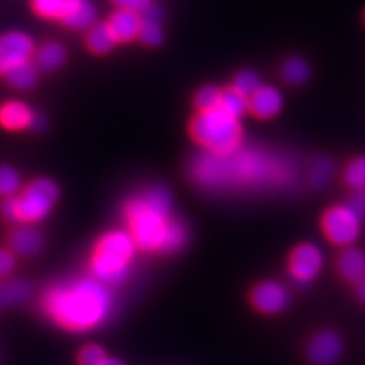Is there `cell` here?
<instances>
[{"instance_id": "cell-1", "label": "cell", "mask_w": 365, "mask_h": 365, "mask_svg": "<svg viewBox=\"0 0 365 365\" xmlns=\"http://www.w3.org/2000/svg\"><path fill=\"white\" fill-rule=\"evenodd\" d=\"M189 177L210 193L287 190L299 180L295 160L256 145L216 154L201 153L189 163Z\"/></svg>"}, {"instance_id": "cell-2", "label": "cell", "mask_w": 365, "mask_h": 365, "mask_svg": "<svg viewBox=\"0 0 365 365\" xmlns=\"http://www.w3.org/2000/svg\"><path fill=\"white\" fill-rule=\"evenodd\" d=\"M113 295L95 277L52 284L41 297V309L51 322L68 332H90L104 324L113 311Z\"/></svg>"}, {"instance_id": "cell-3", "label": "cell", "mask_w": 365, "mask_h": 365, "mask_svg": "<svg viewBox=\"0 0 365 365\" xmlns=\"http://www.w3.org/2000/svg\"><path fill=\"white\" fill-rule=\"evenodd\" d=\"M123 216L137 248L175 253L186 245L189 230L173 215V197L165 186L148 187L123 207Z\"/></svg>"}, {"instance_id": "cell-4", "label": "cell", "mask_w": 365, "mask_h": 365, "mask_svg": "<svg viewBox=\"0 0 365 365\" xmlns=\"http://www.w3.org/2000/svg\"><path fill=\"white\" fill-rule=\"evenodd\" d=\"M135 251L137 245L128 232L114 230L104 235L90 259L91 274L107 287H118L128 277Z\"/></svg>"}, {"instance_id": "cell-5", "label": "cell", "mask_w": 365, "mask_h": 365, "mask_svg": "<svg viewBox=\"0 0 365 365\" xmlns=\"http://www.w3.org/2000/svg\"><path fill=\"white\" fill-rule=\"evenodd\" d=\"M60 198V189L49 178H37L14 197L5 198L2 215L8 221L32 225L48 216Z\"/></svg>"}, {"instance_id": "cell-6", "label": "cell", "mask_w": 365, "mask_h": 365, "mask_svg": "<svg viewBox=\"0 0 365 365\" xmlns=\"http://www.w3.org/2000/svg\"><path fill=\"white\" fill-rule=\"evenodd\" d=\"M190 134L205 151L222 154L242 143V125L224 110L198 111L190 122Z\"/></svg>"}, {"instance_id": "cell-7", "label": "cell", "mask_w": 365, "mask_h": 365, "mask_svg": "<svg viewBox=\"0 0 365 365\" xmlns=\"http://www.w3.org/2000/svg\"><path fill=\"white\" fill-rule=\"evenodd\" d=\"M31 6L37 16L60 20L75 31H87L96 23V8L91 0H31Z\"/></svg>"}, {"instance_id": "cell-8", "label": "cell", "mask_w": 365, "mask_h": 365, "mask_svg": "<svg viewBox=\"0 0 365 365\" xmlns=\"http://www.w3.org/2000/svg\"><path fill=\"white\" fill-rule=\"evenodd\" d=\"M362 220L350 205L336 204L322 216V230L330 244L346 248L355 245L362 233Z\"/></svg>"}, {"instance_id": "cell-9", "label": "cell", "mask_w": 365, "mask_h": 365, "mask_svg": "<svg viewBox=\"0 0 365 365\" xmlns=\"http://www.w3.org/2000/svg\"><path fill=\"white\" fill-rule=\"evenodd\" d=\"M324 268L323 250L312 242L297 245L288 259V272L292 282L299 287H309Z\"/></svg>"}, {"instance_id": "cell-10", "label": "cell", "mask_w": 365, "mask_h": 365, "mask_svg": "<svg viewBox=\"0 0 365 365\" xmlns=\"http://www.w3.org/2000/svg\"><path fill=\"white\" fill-rule=\"evenodd\" d=\"M250 300L260 314L279 315L289 306L291 292L280 282L265 280L251 289Z\"/></svg>"}, {"instance_id": "cell-11", "label": "cell", "mask_w": 365, "mask_h": 365, "mask_svg": "<svg viewBox=\"0 0 365 365\" xmlns=\"http://www.w3.org/2000/svg\"><path fill=\"white\" fill-rule=\"evenodd\" d=\"M0 125L8 131H40L46 125L38 113L21 101H8L0 106Z\"/></svg>"}, {"instance_id": "cell-12", "label": "cell", "mask_w": 365, "mask_h": 365, "mask_svg": "<svg viewBox=\"0 0 365 365\" xmlns=\"http://www.w3.org/2000/svg\"><path fill=\"white\" fill-rule=\"evenodd\" d=\"M342 341L334 330L317 332L306 346V356L314 365H334L342 355Z\"/></svg>"}, {"instance_id": "cell-13", "label": "cell", "mask_w": 365, "mask_h": 365, "mask_svg": "<svg viewBox=\"0 0 365 365\" xmlns=\"http://www.w3.org/2000/svg\"><path fill=\"white\" fill-rule=\"evenodd\" d=\"M283 108L282 91L274 86L262 84L248 98V111L262 120H269L279 116Z\"/></svg>"}, {"instance_id": "cell-14", "label": "cell", "mask_w": 365, "mask_h": 365, "mask_svg": "<svg viewBox=\"0 0 365 365\" xmlns=\"http://www.w3.org/2000/svg\"><path fill=\"white\" fill-rule=\"evenodd\" d=\"M36 52V44L25 32L13 31L0 37V55H2L4 66L8 63L31 60Z\"/></svg>"}, {"instance_id": "cell-15", "label": "cell", "mask_w": 365, "mask_h": 365, "mask_svg": "<svg viewBox=\"0 0 365 365\" xmlns=\"http://www.w3.org/2000/svg\"><path fill=\"white\" fill-rule=\"evenodd\" d=\"M336 271L347 283L362 282L365 279V251L356 245L342 248L336 259Z\"/></svg>"}, {"instance_id": "cell-16", "label": "cell", "mask_w": 365, "mask_h": 365, "mask_svg": "<svg viewBox=\"0 0 365 365\" xmlns=\"http://www.w3.org/2000/svg\"><path fill=\"white\" fill-rule=\"evenodd\" d=\"M9 245L13 248V253L32 257L37 256L43 250L44 236L36 227L23 225L9 235Z\"/></svg>"}, {"instance_id": "cell-17", "label": "cell", "mask_w": 365, "mask_h": 365, "mask_svg": "<svg viewBox=\"0 0 365 365\" xmlns=\"http://www.w3.org/2000/svg\"><path fill=\"white\" fill-rule=\"evenodd\" d=\"M142 25V16L139 13H134L130 9H118L110 17L108 26L116 37L118 43H128L139 36V29Z\"/></svg>"}, {"instance_id": "cell-18", "label": "cell", "mask_w": 365, "mask_h": 365, "mask_svg": "<svg viewBox=\"0 0 365 365\" xmlns=\"http://www.w3.org/2000/svg\"><path fill=\"white\" fill-rule=\"evenodd\" d=\"M2 75L9 86L17 90H29L37 83V67L31 60L8 63L4 66Z\"/></svg>"}, {"instance_id": "cell-19", "label": "cell", "mask_w": 365, "mask_h": 365, "mask_svg": "<svg viewBox=\"0 0 365 365\" xmlns=\"http://www.w3.org/2000/svg\"><path fill=\"white\" fill-rule=\"evenodd\" d=\"M32 294L31 284L21 279H4L0 280V311L9 309L26 302Z\"/></svg>"}, {"instance_id": "cell-20", "label": "cell", "mask_w": 365, "mask_h": 365, "mask_svg": "<svg viewBox=\"0 0 365 365\" xmlns=\"http://www.w3.org/2000/svg\"><path fill=\"white\" fill-rule=\"evenodd\" d=\"M67 58L66 48L58 41H48L40 46L36 53V67L41 72H55Z\"/></svg>"}, {"instance_id": "cell-21", "label": "cell", "mask_w": 365, "mask_h": 365, "mask_svg": "<svg viewBox=\"0 0 365 365\" xmlns=\"http://www.w3.org/2000/svg\"><path fill=\"white\" fill-rule=\"evenodd\" d=\"M86 44L93 53L106 55L114 49L118 40L113 36L108 23H95L93 26L87 29Z\"/></svg>"}, {"instance_id": "cell-22", "label": "cell", "mask_w": 365, "mask_h": 365, "mask_svg": "<svg viewBox=\"0 0 365 365\" xmlns=\"http://www.w3.org/2000/svg\"><path fill=\"white\" fill-rule=\"evenodd\" d=\"M280 73L289 86H303L311 76V66L302 56H289L283 61Z\"/></svg>"}, {"instance_id": "cell-23", "label": "cell", "mask_w": 365, "mask_h": 365, "mask_svg": "<svg viewBox=\"0 0 365 365\" xmlns=\"http://www.w3.org/2000/svg\"><path fill=\"white\" fill-rule=\"evenodd\" d=\"M335 174V163L332 158L319 157L312 163L307 173V186L312 190H323L329 186L330 180Z\"/></svg>"}, {"instance_id": "cell-24", "label": "cell", "mask_w": 365, "mask_h": 365, "mask_svg": "<svg viewBox=\"0 0 365 365\" xmlns=\"http://www.w3.org/2000/svg\"><path fill=\"white\" fill-rule=\"evenodd\" d=\"M342 181L351 192L365 189V155H359L349 162L342 173Z\"/></svg>"}, {"instance_id": "cell-25", "label": "cell", "mask_w": 365, "mask_h": 365, "mask_svg": "<svg viewBox=\"0 0 365 365\" xmlns=\"http://www.w3.org/2000/svg\"><path fill=\"white\" fill-rule=\"evenodd\" d=\"M220 108L225 113L230 114V116L241 119L244 114L248 111V98L239 93L235 88H227L222 90Z\"/></svg>"}, {"instance_id": "cell-26", "label": "cell", "mask_w": 365, "mask_h": 365, "mask_svg": "<svg viewBox=\"0 0 365 365\" xmlns=\"http://www.w3.org/2000/svg\"><path fill=\"white\" fill-rule=\"evenodd\" d=\"M21 190V177L13 166L0 165V197H14Z\"/></svg>"}, {"instance_id": "cell-27", "label": "cell", "mask_w": 365, "mask_h": 365, "mask_svg": "<svg viewBox=\"0 0 365 365\" xmlns=\"http://www.w3.org/2000/svg\"><path fill=\"white\" fill-rule=\"evenodd\" d=\"M262 86V79L257 72L255 71H242L239 72L232 83V88H235L239 93L250 98L255 91Z\"/></svg>"}, {"instance_id": "cell-28", "label": "cell", "mask_w": 365, "mask_h": 365, "mask_svg": "<svg viewBox=\"0 0 365 365\" xmlns=\"http://www.w3.org/2000/svg\"><path fill=\"white\" fill-rule=\"evenodd\" d=\"M143 44L150 46V48H157L163 43L165 40V32L160 21H151V20H143L139 29V36H137Z\"/></svg>"}, {"instance_id": "cell-29", "label": "cell", "mask_w": 365, "mask_h": 365, "mask_svg": "<svg viewBox=\"0 0 365 365\" xmlns=\"http://www.w3.org/2000/svg\"><path fill=\"white\" fill-rule=\"evenodd\" d=\"M221 95L222 90L218 87H202L195 96V107L198 108V111H209L213 108H218L221 102Z\"/></svg>"}, {"instance_id": "cell-30", "label": "cell", "mask_w": 365, "mask_h": 365, "mask_svg": "<svg viewBox=\"0 0 365 365\" xmlns=\"http://www.w3.org/2000/svg\"><path fill=\"white\" fill-rule=\"evenodd\" d=\"M106 358H107L106 351L102 350L99 346L88 344L84 349H81V351H79L78 361L81 365H99Z\"/></svg>"}, {"instance_id": "cell-31", "label": "cell", "mask_w": 365, "mask_h": 365, "mask_svg": "<svg viewBox=\"0 0 365 365\" xmlns=\"http://www.w3.org/2000/svg\"><path fill=\"white\" fill-rule=\"evenodd\" d=\"M16 267V256L13 251L6 248H0V280L8 279L11 272L14 271Z\"/></svg>"}, {"instance_id": "cell-32", "label": "cell", "mask_w": 365, "mask_h": 365, "mask_svg": "<svg viewBox=\"0 0 365 365\" xmlns=\"http://www.w3.org/2000/svg\"><path fill=\"white\" fill-rule=\"evenodd\" d=\"M119 9H130L142 14L143 11L153 4V0H111Z\"/></svg>"}, {"instance_id": "cell-33", "label": "cell", "mask_w": 365, "mask_h": 365, "mask_svg": "<svg viewBox=\"0 0 365 365\" xmlns=\"http://www.w3.org/2000/svg\"><path fill=\"white\" fill-rule=\"evenodd\" d=\"M347 204L355 210L362 221H365V189L353 192V195L349 198Z\"/></svg>"}, {"instance_id": "cell-34", "label": "cell", "mask_w": 365, "mask_h": 365, "mask_svg": "<svg viewBox=\"0 0 365 365\" xmlns=\"http://www.w3.org/2000/svg\"><path fill=\"white\" fill-rule=\"evenodd\" d=\"M140 16H142L143 20L162 21V19H163V9L153 2L150 6H148V8L143 11V13H142Z\"/></svg>"}, {"instance_id": "cell-35", "label": "cell", "mask_w": 365, "mask_h": 365, "mask_svg": "<svg viewBox=\"0 0 365 365\" xmlns=\"http://www.w3.org/2000/svg\"><path fill=\"white\" fill-rule=\"evenodd\" d=\"M358 289H356V294H358V299L365 304V279L362 282H359L358 284Z\"/></svg>"}, {"instance_id": "cell-36", "label": "cell", "mask_w": 365, "mask_h": 365, "mask_svg": "<svg viewBox=\"0 0 365 365\" xmlns=\"http://www.w3.org/2000/svg\"><path fill=\"white\" fill-rule=\"evenodd\" d=\"M99 365H125V364L118 359H114V358H106Z\"/></svg>"}, {"instance_id": "cell-37", "label": "cell", "mask_w": 365, "mask_h": 365, "mask_svg": "<svg viewBox=\"0 0 365 365\" xmlns=\"http://www.w3.org/2000/svg\"><path fill=\"white\" fill-rule=\"evenodd\" d=\"M4 72V60H2V55H0V75Z\"/></svg>"}, {"instance_id": "cell-38", "label": "cell", "mask_w": 365, "mask_h": 365, "mask_svg": "<svg viewBox=\"0 0 365 365\" xmlns=\"http://www.w3.org/2000/svg\"><path fill=\"white\" fill-rule=\"evenodd\" d=\"M364 20H365V13H364Z\"/></svg>"}]
</instances>
